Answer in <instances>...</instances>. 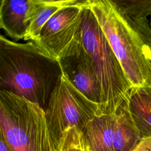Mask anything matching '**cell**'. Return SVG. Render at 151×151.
<instances>
[{"label":"cell","instance_id":"6da1fadb","mask_svg":"<svg viewBox=\"0 0 151 151\" xmlns=\"http://www.w3.org/2000/svg\"><path fill=\"white\" fill-rule=\"evenodd\" d=\"M62 74L58 61L34 41L0 36V90L12 93L44 109Z\"/></svg>","mask_w":151,"mask_h":151},{"label":"cell","instance_id":"7a4b0ae2","mask_svg":"<svg viewBox=\"0 0 151 151\" xmlns=\"http://www.w3.org/2000/svg\"><path fill=\"white\" fill-rule=\"evenodd\" d=\"M132 87H151L149 19L122 15L112 1L87 0Z\"/></svg>","mask_w":151,"mask_h":151},{"label":"cell","instance_id":"3957f363","mask_svg":"<svg viewBox=\"0 0 151 151\" xmlns=\"http://www.w3.org/2000/svg\"><path fill=\"white\" fill-rule=\"evenodd\" d=\"M86 1L82 45L90 56L100 90L99 114H113L127 99L132 85Z\"/></svg>","mask_w":151,"mask_h":151},{"label":"cell","instance_id":"277c9868","mask_svg":"<svg viewBox=\"0 0 151 151\" xmlns=\"http://www.w3.org/2000/svg\"><path fill=\"white\" fill-rule=\"evenodd\" d=\"M0 134L11 151H55L44 109L5 90H0Z\"/></svg>","mask_w":151,"mask_h":151},{"label":"cell","instance_id":"5b68a950","mask_svg":"<svg viewBox=\"0 0 151 151\" xmlns=\"http://www.w3.org/2000/svg\"><path fill=\"white\" fill-rule=\"evenodd\" d=\"M99 111V105L88 100L62 74L45 110L55 151H61L63 136L70 129L83 132Z\"/></svg>","mask_w":151,"mask_h":151},{"label":"cell","instance_id":"8992f818","mask_svg":"<svg viewBox=\"0 0 151 151\" xmlns=\"http://www.w3.org/2000/svg\"><path fill=\"white\" fill-rule=\"evenodd\" d=\"M86 1L65 6L54 14L34 42L57 60L76 52L82 42V15Z\"/></svg>","mask_w":151,"mask_h":151},{"label":"cell","instance_id":"52a82bcc","mask_svg":"<svg viewBox=\"0 0 151 151\" xmlns=\"http://www.w3.org/2000/svg\"><path fill=\"white\" fill-rule=\"evenodd\" d=\"M62 74L84 96L100 105V90L92 60L81 44L75 53L58 60Z\"/></svg>","mask_w":151,"mask_h":151},{"label":"cell","instance_id":"ba28073f","mask_svg":"<svg viewBox=\"0 0 151 151\" xmlns=\"http://www.w3.org/2000/svg\"><path fill=\"white\" fill-rule=\"evenodd\" d=\"M40 2L41 0H1L0 28L15 41L24 40Z\"/></svg>","mask_w":151,"mask_h":151},{"label":"cell","instance_id":"9c48e42d","mask_svg":"<svg viewBox=\"0 0 151 151\" xmlns=\"http://www.w3.org/2000/svg\"><path fill=\"white\" fill-rule=\"evenodd\" d=\"M115 113L96 115L83 132V147L86 151H114Z\"/></svg>","mask_w":151,"mask_h":151},{"label":"cell","instance_id":"30bf717a","mask_svg":"<svg viewBox=\"0 0 151 151\" xmlns=\"http://www.w3.org/2000/svg\"><path fill=\"white\" fill-rule=\"evenodd\" d=\"M114 113V151H133L139 145L142 139L129 111L127 100Z\"/></svg>","mask_w":151,"mask_h":151},{"label":"cell","instance_id":"8fae6325","mask_svg":"<svg viewBox=\"0 0 151 151\" xmlns=\"http://www.w3.org/2000/svg\"><path fill=\"white\" fill-rule=\"evenodd\" d=\"M127 101L141 139L151 137V87H132Z\"/></svg>","mask_w":151,"mask_h":151},{"label":"cell","instance_id":"7c38bea8","mask_svg":"<svg viewBox=\"0 0 151 151\" xmlns=\"http://www.w3.org/2000/svg\"><path fill=\"white\" fill-rule=\"evenodd\" d=\"M78 1L79 0H41L38 11L31 21L27 35L24 40L36 42L42 27L54 14L65 6L77 4Z\"/></svg>","mask_w":151,"mask_h":151},{"label":"cell","instance_id":"4fadbf2b","mask_svg":"<svg viewBox=\"0 0 151 151\" xmlns=\"http://www.w3.org/2000/svg\"><path fill=\"white\" fill-rule=\"evenodd\" d=\"M112 2L123 15L147 18L151 14V0H115Z\"/></svg>","mask_w":151,"mask_h":151},{"label":"cell","instance_id":"5bb4252c","mask_svg":"<svg viewBox=\"0 0 151 151\" xmlns=\"http://www.w3.org/2000/svg\"><path fill=\"white\" fill-rule=\"evenodd\" d=\"M61 151H84L83 132L76 127L70 129L63 136Z\"/></svg>","mask_w":151,"mask_h":151},{"label":"cell","instance_id":"9a60e30c","mask_svg":"<svg viewBox=\"0 0 151 151\" xmlns=\"http://www.w3.org/2000/svg\"><path fill=\"white\" fill-rule=\"evenodd\" d=\"M0 151H11L4 137L0 134Z\"/></svg>","mask_w":151,"mask_h":151},{"label":"cell","instance_id":"2e32d148","mask_svg":"<svg viewBox=\"0 0 151 151\" xmlns=\"http://www.w3.org/2000/svg\"><path fill=\"white\" fill-rule=\"evenodd\" d=\"M149 23H150V25L151 27V14L150 15V19H149Z\"/></svg>","mask_w":151,"mask_h":151},{"label":"cell","instance_id":"e0dca14e","mask_svg":"<svg viewBox=\"0 0 151 151\" xmlns=\"http://www.w3.org/2000/svg\"><path fill=\"white\" fill-rule=\"evenodd\" d=\"M84 151H86V150H84Z\"/></svg>","mask_w":151,"mask_h":151}]
</instances>
